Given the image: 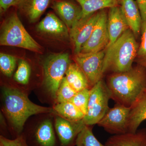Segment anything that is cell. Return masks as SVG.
Segmentation results:
<instances>
[{
    "mask_svg": "<svg viewBox=\"0 0 146 146\" xmlns=\"http://www.w3.org/2000/svg\"><path fill=\"white\" fill-rule=\"evenodd\" d=\"M106 82L111 99L131 108L146 93V68L137 65L125 72L111 73Z\"/></svg>",
    "mask_w": 146,
    "mask_h": 146,
    "instance_id": "6da1fadb",
    "label": "cell"
},
{
    "mask_svg": "<svg viewBox=\"0 0 146 146\" xmlns=\"http://www.w3.org/2000/svg\"><path fill=\"white\" fill-rule=\"evenodd\" d=\"M2 93L3 112L12 128L18 134L21 133L31 116L52 113V108L33 103L23 91L15 87L3 86Z\"/></svg>",
    "mask_w": 146,
    "mask_h": 146,
    "instance_id": "7a4b0ae2",
    "label": "cell"
},
{
    "mask_svg": "<svg viewBox=\"0 0 146 146\" xmlns=\"http://www.w3.org/2000/svg\"><path fill=\"white\" fill-rule=\"evenodd\" d=\"M138 45L133 33L129 29L105 49L104 74L122 72L133 67Z\"/></svg>",
    "mask_w": 146,
    "mask_h": 146,
    "instance_id": "3957f363",
    "label": "cell"
},
{
    "mask_svg": "<svg viewBox=\"0 0 146 146\" xmlns=\"http://www.w3.org/2000/svg\"><path fill=\"white\" fill-rule=\"evenodd\" d=\"M0 44L19 47L35 52L42 51L41 46L27 31L16 12L11 14L2 25Z\"/></svg>",
    "mask_w": 146,
    "mask_h": 146,
    "instance_id": "277c9868",
    "label": "cell"
},
{
    "mask_svg": "<svg viewBox=\"0 0 146 146\" xmlns=\"http://www.w3.org/2000/svg\"><path fill=\"white\" fill-rule=\"evenodd\" d=\"M70 63L67 53L50 55L44 61V86L54 99Z\"/></svg>",
    "mask_w": 146,
    "mask_h": 146,
    "instance_id": "5b68a950",
    "label": "cell"
},
{
    "mask_svg": "<svg viewBox=\"0 0 146 146\" xmlns=\"http://www.w3.org/2000/svg\"><path fill=\"white\" fill-rule=\"evenodd\" d=\"M110 99V92L103 79L90 88L87 111L83 119L86 125L98 123L109 109Z\"/></svg>",
    "mask_w": 146,
    "mask_h": 146,
    "instance_id": "8992f818",
    "label": "cell"
},
{
    "mask_svg": "<svg viewBox=\"0 0 146 146\" xmlns=\"http://www.w3.org/2000/svg\"><path fill=\"white\" fill-rule=\"evenodd\" d=\"M105 50L98 52L75 54V63L84 73L90 88L102 79Z\"/></svg>",
    "mask_w": 146,
    "mask_h": 146,
    "instance_id": "52a82bcc",
    "label": "cell"
},
{
    "mask_svg": "<svg viewBox=\"0 0 146 146\" xmlns=\"http://www.w3.org/2000/svg\"><path fill=\"white\" fill-rule=\"evenodd\" d=\"M130 109L131 108L116 104L114 107L109 108L97 124L113 135L127 133Z\"/></svg>",
    "mask_w": 146,
    "mask_h": 146,
    "instance_id": "ba28073f",
    "label": "cell"
},
{
    "mask_svg": "<svg viewBox=\"0 0 146 146\" xmlns=\"http://www.w3.org/2000/svg\"><path fill=\"white\" fill-rule=\"evenodd\" d=\"M107 9L99 11L98 18L94 30L89 39L82 47L80 53L98 52L107 48L110 42L107 27Z\"/></svg>",
    "mask_w": 146,
    "mask_h": 146,
    "instance_id": "9c48e42d",
    "label": "cell"
},
{
    "mask_svg": "<svg viewBox=\"0 0 146 146\" xmlns=\"http://www.w3.org/2000/svg\"><path fill=\"white\" fill-rule=\"evenodd\" d=\"M98 16L99 11L82 18L70 30L69 35L74 45L75 54L80 52L82 46L91 36Z\"/></svg>",
    "mask_w": 146,
    "mask_h": 146,
    "instance_id": "30bf717a",
    "label": "cell"
},
{
    "mask_svg": "<svg viewBox=\"0 0 146 146\" xmlns=\"http://www.w3.org/2000/svg\"><path fill=\"white\" fill-rule=\"evenodd\" d=\"M85 125L83 120L72 121L58 115L55 119V129L62 146L74 145L79 133Z\"/></svg>",
    "mask_w": 146,
    "mask_h": 146,
    "instance_id": "8fae6325",
    "label": "cell"
},
{
    "mask_svg": "<svg viewBox=\"0 0 146 146\" xmlns=\"http://www.w3.org/2000/svg\"><path fill=\"white\" fill-rule=\"evenodd\" d=\"M52 8L60 17L69 31L82 17L81 6L69 0H54Z\"/></svg>",
    "mask_w": 146,
    "mask_h": 146,
    "instance_id": "7c38bea8",
    "label": "cell"
},
{
    "mask_svg": "<svg viewBox=\"0 0 146 146\" xmlns=\"http://www.w3.org/2000/svg\"><path fill=\"white\" fill-rule=\"evenodd\" d=\"M107 27L110 39L108 47L113 44L125 32L129 29L120 6L108 9Z\"/></svg>",
    "mask_w": 146,
    "mask_h": 146,
    "instance_id": "4fadbf2b",
    "label": "cell"
},
{
    "mask_svg": "<svg viewBox=\"0 0 146 146\" xmlns=\"http://www.w3.org/2000/svg\"><path fill=\"white\" fill-rule=\"evenodd\" d=\"M121 10L125 18L129 29L136 38L141 35L143 21L140 10L134 0H121Z\"/></svg>",
    "mask_w": 146,
    "mask_h": 146,
    "instance_id": "5bb4252c",
    "label": "cell"
},
{
    "mask_svg": "<svg viewBox=\"0 0 146 146\" xmlns=\"http://www.w3.org/2000/svg\"><path fill=\"white\" fill-rule=\"evenodd\" d=\"M53 0H21L16 6L31 23L40 18Z\"/></svg>",
    "mask_w": 146,
    "mask_h": 146,
    "instance_id": "9a60e30c",
    "label": "cell"
},
{
    "mask_svg": "<svg viewBox=\"0 0 146 146\" xmlns=\"http://www.w3.org/2000/svg\"><path fill=\"white\" fill-rule=\"evenodd\" d=\"M106 146H146V128L138 129L135 133L127 132L110 137Z\"/></svg>",
    "mask_w": 146,
    "mask_h": 146,
    "instance_id": "2e32d148",
    "label": "cell"
},
{
    "mask_svg": "<svg viewBox=\"0 0 146 146\" xmlns=\"http://www.w3.org/2000/svg\"><path fill=\"white\" fill-rule=\"evenodd\" d=\"M38 31L56 36H67L69 30L54 13H49L37 25Z\"/></svg>",
    "mask_w": 146,
    "mask_h": 146,
    "instance_id": "e0dca14e",
    "label": "cell"
},
{
    "mask_svg": "<svg viewBox=\"0 0 146 146\" xmlns=\"http://www.w3.org/2000/svg\"><path fill=\"white\" fill-rule=\"evenodd\" d=\"M35 138L39 146L55 145V135L50 119L43 120L38 125L35 132Z\"/></svg>",
    "mask_w": 146,
    "mask_h": 146,
    "instance_id": "ac0fdd59",
    "label": "cell"
},
{
    "mask_svg": "<svg viewBox=\"0 0 146 146\" xmlns=\"http://www.w3.org/2000/svg\"><path fill=\"white\" fill-rule=\"evenodd\" d=\"M146 120V93L132 107L129 116L128 132L135 133Z\"/></svg>",
    "mask_w": 146,
    "mask_h": 146,
    "instance_id": "d6986e66",
    "label": "cell"
},
{
    "mask_svg": "<svg viewBox=\"0 0 146 146\" xmlns=\"http://www.w3.org/2000/svg\"><path fill=\"white\" fill-rule=\"evenodd\" d=\"M81 6L82 17L91 15L104 9L120 6L121 0H73Z\"/></svg>",
    "mask_w": 146,
    "mask_h": 146,
    "instance_id": "ffe728a7",
    "label": "cell"
},
{
    "mask_svg": "<svg viewBox=\"0 0 146 146\" xmlns=\"http://www.w3.org/2000/svg\"><path fill=\"white\" fill-rule=\"evenodd\" d=\"M65 77L68 83L76 92L90 87L86 76L76 63L70 64Z\"/></svg>",
    "mask_w": 146,
    "mask_h": 146,
    "instance_id": "44dd1931",
    "label": "cell"
},
{
    "mask_svg": "<svg viewBox=\"0 0 146 146\" xmlns=\"http://www.w3.org/2000/svg\"><path fill=\"white\" fill-rule=\"evenodd\" d=\"M52 113L72 121L83 120L84 114L71 102L57 103L52 108Z\"/></svg>",
    "mask_w": 146,
    "mask_h": 146,
    "instance_id": "7402d4cb",
    "label": "cell"
},
{
    "mask_svg": "<svg viewBox=\"0 0 146 146\" xmlns=\"http://www.w3.org/2000/svg\"><path fill=\"white\" fill-rule=\"evenodd\" d=\"M90 126L86 125L76 139V146H106L102 144L94 136Z\"/></svg>",
    "mask_w": 146,
    "mask_h": 146,
    "instance_id": "603a6c76",
    "label": "cell"
},
{
    "mask_svg": "<svg viewBox=\"0 0 146 146\" xmlns=\"http://www.w3.org/2000/svg\"><path fill=\"white\" fill-rule=\"evenodd\" d=\"M31 69L26 60L21 59L18 62V67L13 76V79L16 82L22 85L29 83L31 75Z\"/></svg>",
    "mask_w": 146,
    "mask_h": 146,
    "instance_id": "cb8c5ba5",
    "label": "cell"
},
{
    "mask_svg": "<svg viewBox=\"0 0 146 146\" xmlns=\"http://www.w3.org/2000/svg\"><path fill=\"white\" fill-rule=\"evenodd\" d=\"M76 93L68 83L65 76L58 89L55 100L57 103L70 102Z\"/></svg>",
    "mask_w": 146,
    "mask_h": 146,
    "instance_id": "d4e9b609",
    "label": "cell"
},
{
    "mask_svg": "<svg viewBox=\"0 0 146 146\" xmlns=\"http://www.w3.org/2000/svg\"><path fill=\"white\" fill-rule=\"evenodd\" d=\"M17 58L13 56L1 53L0 69L4 75L10 77L16 68Z\"/></svg>",
    "mask_w": 146,
    "mask_h": 146,
    "instance_id": "484cf974",
    "label": "cell"
},
{
    "mask_svg": "<svg viewBox=\"0 0 146 146\" xmlns=\"http://www.w3.org/2000/svg\"><path fill=\"white\" fill-rule=\"evenodd\" d=\"M141 41L135 62L146 68V22H143L141 30Z\"/></svg>",
    "mask_w": 146,
    "mask_h": 146,
    "instance_id": "4316f807",
    "label": "cell"
},
{
    "mask_svg": "<svg viewBox=\"0 0 146 146\" xmlns=\"http://www.w3.org/2000/svg\"><path fill=\"white\" fill-rule=\"evenodd\" d=\"M89 95L90 89H84L77 92L70 101L84 114V116L87 111Z\"/></svg>",
    "mask_w": 146,
    "mask_h": 146,
    "instance_id": "83f0119b",
    "label": "cell"
},
{
    "mask_svg": "<svg viewBox=\"0 0 146 146\" xmlns=\"http://www.w3.org/2000/svg\"><path fill=\"white\" fill-rule=\"evenodd\" d=\"M0 146H28L23 136H18L13 140H10L3 136L0 137Z\"/></svg>",
    "mask_w": 146,
    "mask_h": 146,
    "instance_id": "f1b7e54d",
    "label": "cell"
},
{
    "mask_svg": "<svg viewBox=\"0 0 146 146\" xmlns=\"http://www.w3.org/2000/svg\"><path fill=\"white\" fill-rule=\"evenodd\" d=\"M21 0H0V10L1 13L5 12L12 6H16Z\"/></svg>",
    "mask_w": 146,
    "mask_h": 146,
    "instance_id": "f546056e",
    "label": "cell"
},
{
    "mask_svg": "<svg viewBox=\"0 0 146 146\" xmlns=\"http://www.w3.org/2000/svg\"><path fill=\"white\" fill-rule=\"evenodd\" d=\"M143 22H146V0H136Z\"/></svg>",
    "mask_w": 146,
    "mask_h": 146,
    "instance_id": "4dcf8cb0",
    "label": "cell"
},
{
    "mask_svg": "<svg viewBox=\"0 0 146 146\" xmlns=\"http://www.w3.org/2000/svg\"><path fill=\"white\" fill-rule=\"evenodd\" d=\"M75 146L74 145H73V146Z\"/></svg>",
    "mask_w": 146,
    "mask_h": 146,
    "instance_id": "1f68e13d",
    "label": "cell"
}]
</instances>
